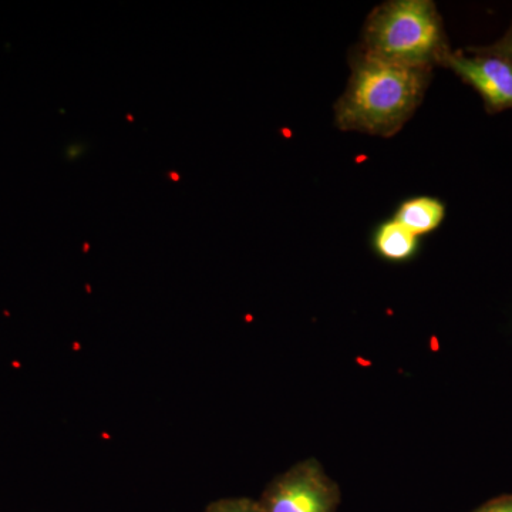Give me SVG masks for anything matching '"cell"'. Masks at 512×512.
<instances>
[{"instance_id": "obj_1", "label": "cell", "mask_w": 512, "mask_h": 512, "mask_svg": "<svg viewBox=\"0 0 512 512\" xmlns=\"http://www.w3.org/2000/svg\"><path fill=\"white\" fill-rule=\"evenodd\" d=\"M431 72L360 50L352 59L348 87L335 106L336 124L343 131L394 136L420 106Z\"/></svg>"}, {"instance_id": "obj_2", "label": "cell", "mask_w": 512, "mask_h": 512, "mask_svg": "<svg viewBox=\"0 0 512 512\" xmlns=\"http://www.w3.org/2000/svg\"><path fill=\"white\" fill-rule=\"evenodd\" d=\"M363 53L387 62L433 70L451 55L443 19L430 0H392L366 20Z\"/></svg>"}, {"instance_id": "obj_3", "label": "cell", "mask_w": 512, "mask_h": 512, "mask_svg": "<svg viewBox=\"0 0 512 512\" xmlns=\"http://www.w3.org/2000/svg\"><path fill=\"white\" fill-rule=\"evenodd\" d=\"M258 503L262 512H338L342 491L320 461L306 458L274 478Z\"/></svg>"}, {"instance_id": "obj_4", "label": "cell", "mask_w": 512, "mask_h": 512, "mask_svg": "<svg viewBox=\"0 0 512 512\" xmlns=\"http://www.w3.org/2000/svg\"><path fill=\"white\" fill-rule=\"evenodd\" d=\"M444 66L480 94L488 113L512 110V62L480 53H451Z\"/></svg>"}, {"instance_id": "obj_5", "label": "cell", "mask_w": 512, "mask_h": 512, "mask_svg": "<svg viewBox=\"0 0 512 512\" xmlns=\"http://www.w3.org/2000/svg\"><path fill=\"white\" fill-rule=\"evenodd\" d=\"M446 215V207L437 198L419 197L403 202L396 214V221L413 235L429 234L434 231Z\"/></svg>"}, {"instance_id": "obj_6", "label": "cell", "mask_w": 512, "mask_h": 512, "mask_svg": "<svg viewBox=\"0 0 512 512\" xmlns=\"http://www.w3.org/2000/svg\"><path fill=\"white\" fill-rule=\"evenodd\" d=\"M375 247L383 258L403 261L410 258L417 248V237L396 220L384 222L377 229Z\"/></svg>"}, {"instance_id": "obj_7", "label": "cell", "mask_w": 512, "mask_h": 512, "mask_svg": "<svg viewBox=\"0 0 512 512\" xmlns=\"http://www.w3.org/2000/svg\"><path fill=\"white\" fill-rule=\"evenodd\" d=\"M204 512H262L258 501L251 498H222L205 508Z\"/></svg>"}, {"instance_id": "obj_8", "label": "cell", "mask_w": 512, "mask_h": 512, "mask_svg": "<svg viewBox=\"0 0 512 512\" xmlns=\"http://www.w3.org/2000/svg\"><path fill=\"white\" fill-rule=\"evenodd\" d=\"M471 53L501 57V59L512 62V23L501 39L490 46L471 47Z\"/></svg>"}, {"instance_id": "obj_9", "label": "cell", "mask_w": 512, "mask_h": 512, "mask_svg": "<svg viewBox=\"0 0 512 512\" xmlns=\"http://www.w3.org/2000/svg\"><path fill=\"white\" fill-rule=\"evenodd\" d=\"M474 512H512V495L494 498Z\"/></svg>"}, {"instance_id": "obj_10", "label": "cell", "mask_w": 512, "mask_h": 512, "mask_svg": "<svg viewBox=\"0 0 512 512\" xmlns=\"http://www.w3.org/2000/svg\"><path fill=\"white\" fill-rule=\"evenodd\" d=\"M171 177H173V180H175V181L180 180V177H178V175L175 173L171 174Z\"/></svg>"}]
</instances>
